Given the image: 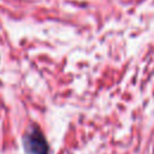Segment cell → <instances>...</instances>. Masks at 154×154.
<instances>
[{"label":"cell","instance_id":"6da1fadb","mask_svg":"<svg viewBox=\"0 0 154 154\" xmlns=\"http://www.w3.org/2000/svg\"><path fill=\"white\" fill-rule=\"evenodd\" d=\"M23 143L29 154H48V143L37 126H31L23 136Z\"/></svg>","mask_w":154,"mask_h":154}]
</instances>
